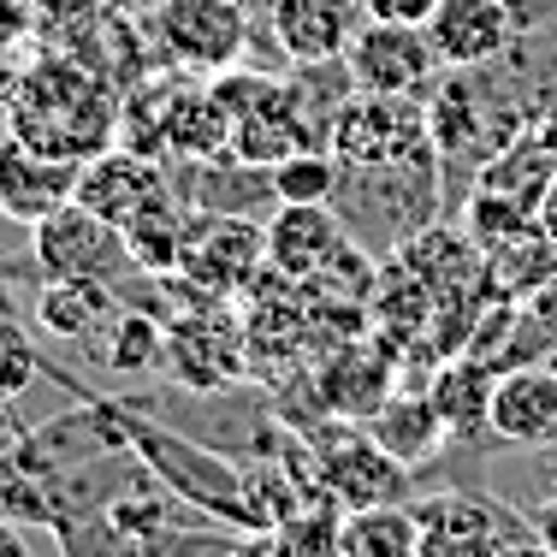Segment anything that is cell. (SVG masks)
<instances>
[{
	"mask_svg": "<svg viewBox=\"0 0 557 557\" xmlns=\"http://www.w3.org/2000/svg\"><path fill=\"white\" fill-rule=\"evenodd\" d=\"M101 416L143 450V462H149L178 498H190V504H202V510H214V516H232V522L256 528V510H249V498H244V474H237L225 457L178 440V433H166V428H149V421H137L125 404H101Z\"/></svg>",
	"mask_w": 557,
	"mask_h": 557,
	"instance_id": "6da1fadb",
	"label": "cell"
},
{
	"mask_svg": "<svg viewBox=\"0 0 557 557\" xmlns=\"http://www.w3.org/2000/svg\"><path fill=\"white\" fill-rule=\"evenodd\" d=\"M326 149L338 154V166H392L416 161L433 149L428 137V96H368L356 89L333 119Z\"/></svg>",
	"mask_w": 557,
	"mask_h": 557,
	"instance_id": "7a4b0ae2",
	"label": "cell"
},
{
	"mask_svg": "<svg viewBox=\"0 0 557 557\" xmlns=\"http://www.w3.org/2000/svg\"><path fill=\"white\" fill-rule=\"evenodd\" d=\"M268 268V225H256L249 214H190L184 220V244H178V273L190 285H202L208 297H237L249 290Z\"/></svg>",
	"mask_w": 557,
	"mask_h": 557,
	"instance_id": "3957f363",
	"label": "cell"
},
{
	"mask_svg": "<svg viewBox=\"0 0 557 557\" xmlns=\"http://www.w3.org/2000/svg\"><path fill=\"white\" fill-rule=\"evenodd\" d=\"M344 65H350L356 89H368V96H428L445 72L428 42V24H392V18H368Z\"/></svg>",
	"mask_w": 557,
	"mask_h": 557,
	"instance_id": "277c9868",
	"label": "cell"
},
{
	"mask_svg": "<svg viewBox=\"0 0 557 557\" xmlns=\"http://www.w3.org/2000/svg\"><path fill=\"white\" fill-rule=\"evenodd\" d=\"M161 48L184 72H232L249 48V18L237 0H154Z\"/></svg>",
	"mask_w": 557,
	"mask_h": 557,
	"instance_id": "5b68a950",
	"label": "cell"
},
{
	"mask_svg": "<svg viewBox=\"0 0 557 557\" xmlns=\"http://www.w3.org/2000/svg\"><path fill=\"white\" fill-rule=\"evenodd\" d=\"M249 338L232 321V309H220V297L196 302V314H172L166 326V368L190 392H220L232 380L249 374Z\"/></svg>",
	"mask_w": 557,
	"mask_h": 557,
	"instance_id": "8992f818",
	"label": "cell"
},
{
	"mask_svg": "<svg viewBox=\"0 0 557 557\" xmlns=\"http://www.w3.org/2000/svg\"><path fill=\"white\" fill-rule=\"evenodd\" d=\"M528 36V7L522 0H440L428 12V42L445 72L493 65Z\"/></svg>",
	"mask_w": 557,
	"mask_h": 557,
	"instance_id": "52a82bcc",
	"label": "cell"
},
{
	"mask_svg": "<svg viewBox=\"0 0 557 557\" xmlns=\"http://www.w3.org/2000/svg\"><path fill=\"white\" fill-rule=\"evenodd\" d=\"M30 249H36V268L48 278H113L119 273L113 261L131 268L125 237H119L101 214H89L77 196L65 208H54L48 220L30 225Z\"/></svg>",
	"mask_w": 557,
	"mask_h": 557,
	"instance_id": "ba28073f",
	"label": "cell"
},
{
	"mask_svg": "<svg viewBox=\"0 0 557 557\" xmlns=\"http://www.w3.org/2000/svg\"><path fill=\"white\" fill-rule=\"evenodd\" d=\"M392 344L386 338H344L326 350V362L314 368V397H321L326 416L338 421H368L380 404L397 392V362H392Z\"/></svg>",
	"mask_w": 557,
	"mask_h": 557,
	"instance_id": "9c48e42d",
	"label": "cell"
},
{
	"mask_svg": "<svg viewBox=\"0 0 557 557\" xmlns=\"http://www.w3.org/2000/svg\"><path fill=\"white\" fill-rule=\"evenodd\" d=\"M344 244H350V225L333 202H278V214L268 220V261L290 285L321 278L344 256Z\"/></svg>",
	"mask_w": 557,
	"mask_h": 557,
	"instance_id": "30bf717a",
	"label": "cell"
},
{
	"mask_svg": "<svg viewBox=\"0 0 557 557\" xmlns=\"http://www.w3.org/2000/svg\"><path fill=\"white\" fill-rule=\"evenodd\" d=\"M77 166L65 154H48L24 137H0V214L7 220H48L54 208H65L77 196Z\"/></svg>",
	"mask_w": 557,
	"mask_h": 557,
	"instance_id": "8fae6325",
	"label": "cell"
},
{
	"mask_svg": "<svg viewBox=\"0 0 557 557\" xmlns=\"http://www.w3.org/2000/svg\"><path fill=\"white\" fill-rule=\"evenodd\" d=\"M409 481H416V474L397 457H386L368 428L338 433V440L321 445V486H326V498L344 504V510H356V504H397V498H409Z\"/></svg>",
	"mask_w": 557,
	"mask_h": 557,
	"instance_id": "7c38bea8",
	"label": "cell"
},
{
	"mask_svg": "<svg viewBox=\"0 0 557 557\" xmlns=\"http://www.w3.org/2000/svg\"><path fill=\"white\" fill-rule=\"evenodd\" d=\"M273 42L285 60L314 65V60H344L356 30L368 24L362 0H273Z\"/></svg>",
	"mask_w": 557,
	"mask_h": 557,
	"instance_id": "4fadbf2b",
	"label": "cell"
},
{
	"mask_svg": "<svg viewBox=\"0 0 557 557\" xmlns=\"http://www.w3.org/2000/svg\"><path fill=\"white\" fill-rule=\"evenodd\" d=\"M392 256L404 261V268L416 273L440 302H450V297H481V290H493V278H486V249L474 244L462 225H421V232L404 237Z\"/></svg>",
	"mask_w": 557,
	"mask_h": 557,
	"instance_id": "5bb4252c",
	"label": "cell"
},
{
	"mask_svg": "<svg viewBox=\"0 0 557 557\" xmlns=\"http://www.w3.org/2000/svg\"><path fill=\"white\" fill-rule=\"evenodd\" d=\"M421 557H504V546L516 540L510 516L493 498H428L421 504Z\"/></svg>",
	"mask_w": 557,
	"mask_h": 557,
	"instance_id": "9a60e30c",
	"label": "cell"
},
{
	"mask_svg": "<svg viewBox=\"0 0 557 557\" xmlns=\"http://www.w3.org/2000/svg\"><path fill=\"white\" fill-rule=\"evenodd\" d=\"M161 190H166V178L154 172V154H137V149H101L77 166V202L89 214H101L113 232L125 220H137Z\"/></svg>",
	"mask_w": 557,
	"mask_h": 557,
	"instance_id": "2e32d148",
	"label": "cell"
},
{
	"mask_svg": "<svg viewBox=\"0 0 557 557\" xmlns=\"http://www.w3.org/2000/svg\"><path fill=\"white\" fill-rule=\"evenodd\" d=\"M493 386H498V368L474 350L440 356V368L428 374V404L440 409L450 445H469L493 428Z\"/></svg>",
	"mask_w": 557,
	"mask_h": 557,
	"instance_id": "e0dca14e",
	"label": "cell"
},
{
	"mask_svg": "<svg viewBox=\"0 0 557 557\" xmlns=\"http://www.w3.org/2000/svg\"><path fill=\"white\" fill-rule=\"evenodd\" d=\"M493 433L504 445H552L557 440V368L516 362L493 386Z\"/></svg>",
	"mask_w": 557,
	"mask_h": 557,
	"instance_id": "ac0fdd59",
	"label": "cell"
},
{
	"mask_svg": "<svg viewBox=\"0 0 557 557\" xmlns=\"http://www.w3.org/2000/svg\"><path fill=\"white\" fill-rule=\"evenodd\" d=\"M113 314H119V302H113L108 278H48L36 290V326L65 344H96Z\"/></svg>",
	"mask_w": 557,
	"mask_h": 557,
	"instance_id": "d6986e66",
	"label": "cell"
},
{
	"mask_svg": "<svg viewBox=\"0 0 557 557\" xmlns=\"http://www.w3.org/2000/svg\"><path fill=\"white\" fill-rule=\"evenodd\" d=\"M368 433H374L380 450H386V457H397L409 474L428 469V462L450 445V433H445L440 409L428 404V392H421V397H416V392H392L386 404L368 416Z\"/></svg>",
	"mask_w": 557,
	"mask_h": 557,
	"instance_id": "ffe728a7",
	"label": "cell"
},
{
	"mask_svg": "<svg viewBox=\"0 0 557 557\" xmlns=\"http://www.w3.org/2000/svg\"><path fill=\"white\" fill-rule=\"evenodd\" d=\"M421 510L397 504H356L338 522V557H421Z\"/></svg>",
	"mask_w": 557,
	"mask_h": 557,
	"instance_id": "44dd1931",
	"label": "cell"
},
{
	"mask_svg": "<svg viewBox=\"0 0 557 557\" xmlns=\"http://www.w3.org/2000/svg\"><path fill=\"white\" fill-rule=\"evenodd\" d=\"M552 273H557V244H552L546 232H540V220H534V225H522V232H510L504 244L486 249V278H493L498 297L528 302Z\"/></svg>",
	"mask_w": 557,
	"mask_h": 557,
	"instance_id": "7402d4cb",
	"label": "cell"
},
{
	"mask_svg": "<svg viewBox=\"0 0 557 557\" xmlns=\"http://www.w3.org/2000/svg\"><path fill=\"white\" fill-rule=\"evenodd\" d=\"M96 356L119 374H143V368H161L166 362V326L143 309H119L108 321V333L96 338Z\"/></svg>",
	"mask_w": 557,
	"mask_h": 557,
	"instance_id": "603a6c76",
	"label": "cell"
},
{
	"mask_svg": "<svg viewBox=\"0 0 557 557\" xmlns=\"http://www.w3.org/2000/svg\"><path fill=\"white\" fill-rule=\"evenodd\" d=\"M268 178H273V202H333L344 166L333 149H297L278 166H268Z\"/></svg>",
	"mask_w": 557,
	"mask_h": 557,
	"instance_id": "cb8c5ba5",
	"label": "cell"
},
{
	"mask_svg": "<svg viewBox=\"0 0 557 557\" xmlns=\"http://www.w3.org/2000/svg\"><path fill=\"white\" fill-rule=\"evenodd\" d=\"M36 374H42V368H36V350L18 338V326H12V321H0V404H12V397L30 386Z\"/></svg>",
	"mask_w": 557,
	"mask_h": 557,
	"instance_id": "d4e9b609",
	"label": "cell"
},
{
	"mask_svg": "<svg viewBox=\"0 0 557 557\" xmlns=\"http://www.w3.org/2000/svg\"><path fill=\"white\" fill-rule=\"evenodd\" d=\"M42 24V0H0V54H18Z\"/></svg>",
	"mask_w": 557,
	"mask_h": 557,
	"instance_id": "484cf974",
	"label": "cell"
},
{
	"mask_svg": "<svg viewBox=\"0 0 557 557\" xmlns=\"http://www.w3.org/2000/svg\"><path fill=\"white\" fill-rule=\"evenodd\" d=\"M368 18H392V24H428V12L440 0H362Z\"/></svg>",
	"mask_w": 557,
	"mask_h": 557,
	"instance_id": "4316f807",
	"label": "cell"
},
{
	"mask_svg": "<svg viewBox=\"0 0 557 557\" xmlns=\"http://www.w3.org/2000/svg\"><path fill=\"white\" fill-rule=\"evenodd\" d=\"M522 309H528V321H534L540 333H546V338L557 344V273H552L546 285H540V290H534V297L522 302Z\"/></svg>",
	"mask_w": 557,
	"mask_h": 557,
	"instance_id": "83f0119b",
	"label": "cell"
},
{
	"mask_svg": "<svg viewBox=\"0 0 557 557\" xmlns=\"http://www.w3.org/2000/svg\"><path fill=\"white\" fill-rule=\"evenodd\" d=\"M0 557H36V552H30V534H24V522H12V516H0Z\"/></svg>",
	"mask_w": 557,
	"mask_h": 557,
	"instance_id": "f1b7e54d",
	"label": "cell"
},
{
	"mask_svg": "<svg viewBox=\"0 0 557 557\" xmlns=\"http://www.w3.org/2000/svg\"><path fill=\"white\" fill-rule=\"evenodd\" d=\"M12 119H18V77L0 72V137H12Z\"/></svg>",
	"mask_w": 557,
	"mask_h": 557,
	"instance_id": "f546056e",
	"label": "cell"
},
{
	"mask_svg": "<svg viewBox=\"0 0 557 557\" xmlns=\"http://www.w3.org/2000/svg\"><path fill=\"white\" fill-rule=\"evenodd\" d=\"M528 528H534V534H540V540H546V546L557 552V493H552L546 504H540V510H534V522H528Z\"/></svg>",
	"mask_w": 557,
	"mask_h": 557,
	"instance_id": "4dcf8cb0",
	"label": "cell"
},
{
	"mask_svg": "<svg viewBox=\"0 0 557 557\" xmlns=\"http://www.w3.org/2000/svg\"><path fill=\"white\" fill-rule=\"evenodd\" d=\"M540 232H546L552 237V244H557V172H552V184H546V196H540Z\"/></svg>",
	"mask_w": 557,
	"mask_h": 557,
	"instance_id": "1f68e13d",
	"label": "cell"
},
{
	"mask_svg": "<svg viewBox=\"0 0 557 557\" xmlns=\"http://www.w3.org/2000/svg\"><path fill=\"white\" fill-rule=\"evenodd\" d=\"M504 557H557V552L534 534V528H528V540H510V546H504Z\"/></svg>",
	"mask_w": 557,
	"mask_h": 557,
	"instance_id": "d6a6232c",
	"label": "cell"
},
{
	"mask_svg": "<svg viewBox=\"0 0 557 557\" xmlns=\"http://www.w3.org/2000/svg\"><path fill=\"white\" fill-rule=\"evenodd\" d=\"M12 309H18V297H12V278L0 268V321H12Z\"/></svg>",
	"mask_w": 557,
	"mask_h": 557,
	"instance_id": "836d02e7",
	"label": "cell"
},
{
	"mask_svg": "<svg viewBox=\"0 0 557 557\" xmlns=\"http://www.w3.org/2000/svg\"><path fill=\"white\" fill-rule=\"evenodd\" d=\"M546 362H552V368H557V344H552V356H546Z\"/></svg>",
	"mask_w": 557,
	"mask_h": 557,
	"instance_id": "e575fe53",
	"label": "cell"
}]
</instances>
